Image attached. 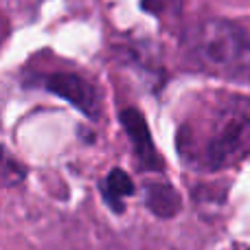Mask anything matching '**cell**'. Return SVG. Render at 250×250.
<instances>
[{
	"mask_svg": "<svg viewBox=\"0 0 250 250\" xmlns=\"http://www.w3.org/2000/svg\"><path fill=\"white\" fill-rule=\"evenodd\" d=\"M187 167L217 171L250 158V97L222 95L191 114L178 132Z\"/></svg>",
	"mask_w": 250,
	"mask_h": 250,
	"instance_id": "1",
	"label": "cell"
},
{
	"mask_svg": "<svg viewBox=\"0 0 250 250\" xmlns=\"http://www.w3.org/2000/svg\"><path fill=\"white\" fill-rule=\"evenodd\" d=\"M189 62L198 70L222 79L250 83V38L224 20H207L185 40Z\"/></svg>",
	"mask_w": 250,
	"mask_h": 250,
	"instance_id": "2",
	"label": "cell"
},
{
	"mask_svg": "<svg viewBox=\"0 0 250 250\" xmlns=\"http://www.w3.org/2000/svg\"><path fill=\"white\" fill-rule=\"evenodd\" d=\"M40 86L62 99L70 101L79 112H83L88 119H99L101 112V97L97 88L90 82L75 73H53L40 79Z\"/></svg>",
	"mask_w": 250,
	"mask_h": 250,
	"instance_id": "3",
	"label": "cell"
},
{
	"mask_svg": "<svg viewBox=\"0 0 250 250\" xmlns=\"http://www.w3.org/2000/svg\"><path fill=\"white\" fill-rule=\"evenodd\" d=\"M121 123L134 145L138 169H143V171H160L163 169V158L158 156L154 143H151V134L145 123V117L136 108H127L121 112Z\"/></svg>",
	"mask_w": 250,
	"mask_h": 250,
	"instance_id": "4",
	"label": "cell"
},
{
	"mask_svg": "<svg viewBox=\"0 0 250 250\" xmlns=\"http://www.w3.org/2000/svg\"><path fill=\"white\" fill-rule=\"evenodd\" d=\"M145 204L154 215L163 217V220H169L176 213H180L182 208V200L178 195V191L173 189L167 182H147L145 189Z\"/></svg>",
	"mask_w": 250,
	"mask_h": 250,
	"instance_id": "5",
	"label": "cell"
},
{
	"mask_svg": "<svg viewBox=\"0 0 250 250\" xmlns=\"http://www.w3.org/2000/svg\"><path fill=\"white\" fill-rule=\"evenodd\" d=\"M101 189V195H104L105 204L112 208L114 213H123L125 211V204H123V198L127 195H134V182L123 169H112L108 173L104 182L99 185Z\"/></svg>",
	"mask_w": 250,
	"mask_h": 250,
	"instance_id": "6",
	"label": "cell"
},
{
	"mask_svg": "<svg viewBox=\"0 0 250 250\" xmlns=\"http://www.w3.org/2000/svg\"><path fill=\"white\" fill-rule=\"evenodd\" d=\"M141 7L156 18H176L180 13L182 0H141Z\"/></svg>",
	"mask_w": 250,
	"mask_h": 250,
	"instance_id": "7",
	"label": "cell"
},
{
	"mask_svg": "<svg viewBox=\"0 0 250 250\" xmlns=\"http://www.w3.org/2000/svg\"><path fill=\"white\" fill-rule=\"evenodd\" d=\"M244 250H250V248H244Z\"/></svg>",
	"mask_w": 250,
	"mask_h": 250,
	"instance_id": "8",
	"label": "cell"
}]
</instances>
